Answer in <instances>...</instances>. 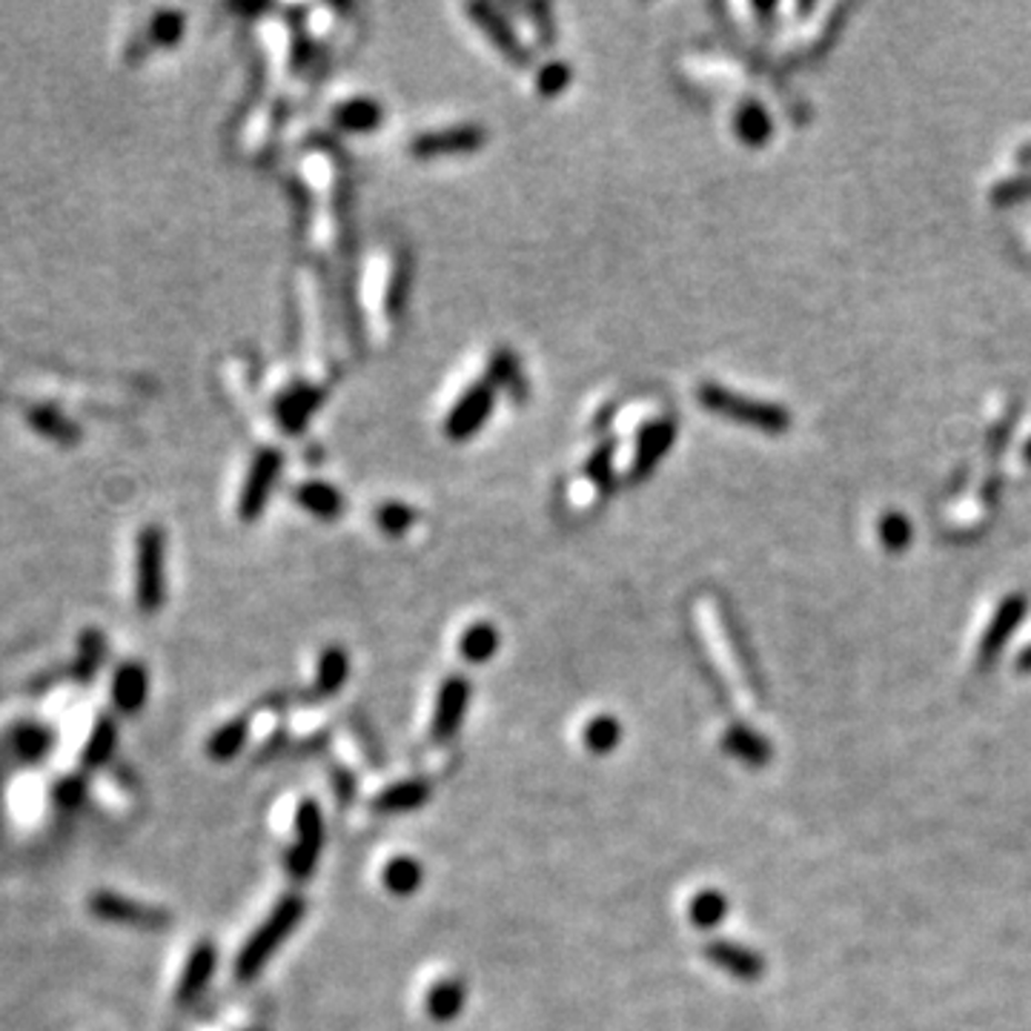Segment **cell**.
Wrapping results in <instances>:
<instances>
[{
	"label": "cell",
	"instance_id": "cell-6",
	"mask_svg": "<svg viewBox=\"0 0 1031 1031\" xmlns=\"http://www.w3.org/2000/svg\"><path fill=\"white\" fill-rule=\"evenodd\" d=\"M493 387L496 384L490 379L479 381V384L468 387L462 393V399L456 401L448 421H444V433H448L450 441H468L470 436L490 419V410H493L496 399Z\"/></svg>",
	"mask_w": 1031,
	"mask_h": 1031
},
{
	"label": "cell",
	"instance_id": "cell-25",
	"mask_svg": "<svg viewBox=\"0 0 1031 1031\" xmlns=\"http://www.w3.org/2000/svg\"><path fill=\"white\" fill-rule=\"evenodd\" d=\"M376 522H379L381 533H387V537H401V533H408L413 528L416 510H410L408 504L401 502H387L376 513Z\"/></svg>",
	"mask_w": 1031,
	"mask_h": 1031
},
{
	"label": "cell",
	"instance_id": "cell-8",
	"mask_svg": "<svg viewBox=\"0 0 1031 1031\" xmlns=\"http://www.w3.org/2000/svg\"><path fill=\"white\" fill-rule=\"evenodd\" d=\"M281 470V453L279 450H261L256 456V462H252L250 473H247V482L241 488V496H238V516L250 522L256 519L261 510H264L267 499H270L272 482H276V476Z\"/></svg>",
	"mask_w": 1031,
	"mask_h": 1031
},
{
	"label": "cell",
	"instance_id": "cell-21",
	"mask_svg": "<svg viewBox=\"0 0 1031 1031\" xmlns=\"http://www.w3.org/2000/svg\"><path fill=\"white\" fill-rule=\"evenodd\" d=\"M459 651H462V657L468 659V662L482 665V662L493 659L496 651H499V631H496L493 624H488V622L470 624L468 631L462 633Z\"/></svg>",
	"mask_w": 1031,
	"mask_h": 1031
},
{
	"label": "cell",
	"instance_id": "cell-13",
	"mask_svg": "<svg viewBox=\"0 0 1031 1031\" xmlns=\"http://www.w3.org/2000/svg\"><path fill=\"white\" fill-rule=\"evenodd\" d=\"M430 785L424 780H404L396 785L384 788L373 800L376 814H408V811H419L428 805L430 800Z\"/></svg>",
	"mask_w": 1031,
	"mask_h": 1031
},
{
	"label": "cell",
	"instance_id": "cell-2",
	"mask_svg": "<svg viewBox=\"0 0 1031 1031\" xmlns=\"http://www.w3.org/2000/svg\"><path fill=\"white\" fill-rule=\"evenodd\" d=\"M136 604L143 613H156L167 599V544L163 530H141L136 544Z\"/></svg>",
	"mask_w": 1031,
	"mask_h": 1031
},
{
	"label": "cell",
	"instance_id": "cell-19",
	"mask_svg": "<svg viewBox=\"0 0 1031 1031\" xmlns=\"http://www.w3.org/2000/svg\"><path fill=\"white\" fill-rule=\"evenodd\" d=\"M333 118L344 132H370V129L379 127L384 112H381L379 103L370 101V98H350V101L336 107Z\"/></svg>",
	"mask_w": 1031,
	"mask_h": 1031
},
{
	"label": "cell",
	"instance_id": "cell-15",
	"mask_svg": "<svg viewBox=\"0 0 1031 1031\" xmlns=\"http://www.w3.org/2000/svg\"><path fill=\"white\" fill-rule=\"evenodd\" d=\"M464 1000H468V989H464L462 980H439L436 985H430L428 998H424V1009H428L430 1020L436 1023H450L462 1014Z\"/></svg>",
	"mask_w": 1031,
	"mask_h": 1031
},
{
	"label": "cell",
	"instance_id": "cell-14",
	"mask_svg": "<svg viewBox=\"0 0 1031 1031\" xmlns=\"http://www.w3.org/2000/svg\"><path fill=\"white\" fill-rule=\"evenodd\" d=\"M347 677H350V657L344 648H327L319 657V668H316V679H312L310 699H330L344 688Z\"/></svg>",
	"mask_w": 1031,
	"mask_h": 1031
},
{
	"label": "cell",
	"instance_id": "cell-12",
	"mask_svg": "<svg viewBox=\"0 0 1031 1031\" xmlns=\"http://www.w3.org/2000/svg\"><path fill=\"white\" fill-rule=\"evenodd\" d=\"M470 14H473L476 27H479L484 34H488V41L493 43V47L499 49V52H502L504 58H508V61H513V63L530 61L528 49H524L522 43H519V38H516L513 29L508 27V21H502V18H499V14H496L493 9H490V7H470Z\"/></svg>",
	"mask_w": 1031,
	"mask_h": 1031
},
{
	"label": "cell",
	"instance_id": "cell-24",
	"mask_svg": "<svg viewBox=\"0 0 1031 1031\" xmlns=\"http://www.w3.org/2000/svg\"><path fill=\"white\" fill-rule=\"evenodd\" d=\"M728 902L720 891H699L691 900V923L699 929H713L725 917Z\"/></svg>",
	"mask_w": 1031,
	"mask_h": 1031
},
{
	"label": "cell",
	"instance_id": "cell-3",
	"mask_svg": "<svg viewBox=\"0 0 1031 1031\" xmlns=\"http://www.w3.org/2000/svg\"><path fill=\"white\" fill-rule=\"evenodd\" d=\"M89 914L101 920V923H116L127 925V929L138 931H161L170 929L172 914L167 909H158L150 902L129 900V897L116 894V891H96L87 900Z\"/></svg>",
	"mask_w": 1031,
	"mask_h": 1031
},
{
	"label": "cell",
	"instance_id": "cell-22",
	"mask_svg": "<svg viewBox=\"0 0 1031 1031\" xmlns=\"http://www.w3.org/2000/svg\"><path fill=\"white\" fill-rule=\"evenodd\" d=\"M118 745V725L109 717H101L89 733L87 745H83V765L87 768H101L107 765L109 757L116 753Z\"/></svg>",
	"mask_w": 1031,
	"mask_h": 1031
},
{
	"label": "cell",
	"instance_id": "cell-23",
	"mask_svg": "<svg viewBox=\"0 0 1031 1031\" xmlns=\"http://www.w3.org/2000/svg\"><path fill=\"white\" fill-rule=\"evenodd\" d=\"M622 740V725L613 717H597L584 725V745L593 753H611Z\"/></svg>",
	"mask_w": 1031,
	"mask_h": 1031
},
{
	"label": "cell",
	"instance_id": "cell-11",
	"mask_svg": "<svg viewBox=\"0 0 1031 1031\" xmlns=\"http://www.w3.org/2000/svg\"><path fill=\"white\" fill-rule=\"evenodd\" d=\"M112 702L121 713H138L150 697V673L141 662H123L112 677Z\"/></svg>",
	"mask_w": 1031,
	"mask_h": 1031
},
{
	"label": "cell",
	"instance_id": "cell-27",
	"mask_svg": "<svg viewBox=\"0 0 1031 1031\" xmlns=\"http://www.w3.org/2000/svg\"><path fill=\"white\" fill-rule=\"evenodd\" d=\"M103 637L98 631H87L81 639V653H78L76 662V673L78 679H92L98 673V665H101L103 659Z\"/></svg>",
	"mask_w": 1031,
	"mask_h": 1031
},
{
	"label": "cell",
	"instance_id": "cell-4",
	"mask_svg": "<svg viewBox=\"0 0 1031 1031\" xmlns=\"http://www.w3.org/2000/svg\"><path fill=\"white\" fill-rule=\"evenodd\" d=\"M324 849V814L316 800H301L296 811V840L287 851V874L296 882L310 880Z\"/></svg>",
	"mask_w": 1031,
	"mask_h": 1031
},
{
	"label": "cell",
	"instance_id": "cell-28",
	"mask_svg": "<svg viewBox=\"0 0 1031 1031\" xmlns=\"http://www.w3.org/2000/svg\"><path fill=\"white\" fill-rule=\"evenodd\" d=\"M49 742H52V737H49V731H43V728H23V731L14 737L18 757L29 762L41 760L43 753L49 751Z\"/></svg>",
	"mask_w": 1031,
	"mask_h": 1031
},
{
	"label": "cell",
	"instance_id": "cell-32",
	"mask_svg": "<svg viewBox=\"0 0 1031 1031\" xmlns=\"http://www.w3.org/2000/svg\"><path fill=\"white\" fill-rule=\"evenodd\" d=\"M333 788H336V797H339L341 808L353 802L356 780H353V773L347 771V768H336V771H333Z\"/></svg>",
	"mask_w": 1031,
	"mask_h": 1031
},
{
	"label": "cell",
	"instance_id": "cell-20",
	"mask_svg": "<svg viewBox=\"0 0 1031 1031\" xmlns=\"http://www.w3.org/2000/svg\"><path fill=\"white\" fill-rule=\"evenodd\" d=\"M247 737H250V720H247V717H236V720L224 722V725L212 733L210 742H207V753H210L216 762H230L232 757H238L241 748L247 745Z\"/></svg>",
	"mask_w": 1031,
	"mask_h": 1031
},
{
	"label": "cell",
	"instance_id": "cell-10",
	"mask_svg": "<svg viewBox=\"0 0 1031 1031\" xmlns=\"http://www.w3.org/2000/svg\"><path fill=\"white\" fill-rule=\"evenodd\" d=\"M216 965H218V949L210 943V940H201V943L190 951L187 965H183V971H181V983H178V994H176L178 1003L181 1005L196 1003V1000L207 991V985H210L212 974H216Z\"/></svg>",
	"mask_w": 1031,
	"mask_h": 1031
},
{
	"label": "cell",
	"instance_id": "cell-30",
	"mask_svg": "<svg viewBox=\"0 0 1031 1031\" xmlns=\"http://www.w3.org/2000/svg\"><path fill=\"white\" fill-rule=\"evenodd\" d=\"M568 83H570V69L564 67V63H550V67H544L537 78V89L544 98L559 96Z\"/></svg>",
	"mask_w": 1031,
	"mask_h": 1031
},
{
	"label": "cell",
	"instance_id": "cell-17",
	"mask_svg": "<svg viewBox=\"0 0 1031 1031\" xmlns=\"http://www.w3.org/2000/svg\"><path fill=\"white\" fill-rule=\"evenodd\" d=\"M292 496H296V502H299L301 508L310 510V513L319 516V519H336V516L344 510V496L327 482H304L292 490Z\"/></svg>",
	"mask_w": 1031,
	"mask_h": 1031
},
{
	"label": "cell",
	"instance_id": "cell-5",
	"mask_svg": "<svg viewBox=\"0 0 1031 1031\" xmlns=\"http://www.w3.org/2000/svg\"><path fill=\"white\" fill-rule=\"evenodd\" d=\"M468 708H470V679L462 677V673L444 679L439 688V699H436L433 728H430V737H433L436 745H444V742L456 740V733L462 731V725H464Z\"/></svg>",
	"mask_w": 1031,
	"mask_h": 1031
},
{
	"label": "cell",
	"instance_id": "cell-9",
	"mask_svg": "<svg viewBox=\"0 0 1031 1031\" xmlns=\"http://www.w3.org/2000/svg\"><path fill=\"white\" fill-rule=\"evenodd\" d=\"M484 143V129L479 127H450L439 132H424L410 143V150L419 158L433 156H462V152H476Z\"/></svg>",
	"mask_w": 1031,
	"mask_h": 1031
},
{
	"label": "cell",
	"instance_id": "cell-7",
	"mask_svg": "<svg viewBox=\"0 0 1031 1031\" xmlns=\"http://www.w3.org/2000/svg\"><path fill=\"white\" fill-rule=\"evenodd\" d=\"M367 284H370V299H364V307L370 304V316L393 319L401 307V299H404V272H401L399 261L393 256L376 258L370 264Z\"/></svg>",
	"mask_w": 1031,
	"mask_h": 1031
},
{
	"label": "cell",
	"instance_id": "cell-1",
	"mask_svg": "<svg viewBox=\"0 0 1031 1031\" xmlns=\"http://www.w3.org/2000/svg\"><path fill=\"white\" fill-rule=\"evenodd\" d=\"M304 897L287 894L284 900L270 911V917H267L264 923L252 931V937L247 940L244 949H241V954H238L236 960V978L241 980V983H250V980H256L258 974L264 971V965L270 963V957L284 945V940L292 931L299 929L301 920H304Z\"/></svg>",
	"mask_w": 1031,
	"mask_h": 1031
},
{
	"label": "cell",
	"instance_id": "cell-18",
	"mask_svg": "<svg viewBox=\"0 0 1031 1031\" xmlns=\"http://www.w3.org/2000/svg\"><path fill=\"white\" fill-rule=\"evenodd\" d=\"M384 889L396 897H413L424 882V865L416 857H396L384 865L381 874Z\"/></svg>",
	"mask_w": 1031,
	"mask_h": 1031
},
{
	"label": "cell",
	"instance_id": "cell-31",
	"mask_svg": "<svg viewBox=\"0 0 1031 1031\" xmlns=\"http://www.w3.org/2000/svg\"><path fill=\"white\" fill-rule=\"evenodd\" d=\"M87 797V785H83L81 777H67L61 780V785L54 788V802L61 808H78Z\"/></svg>",
	"mask_w": 1031,
	"mask_h": 1031
},
{
	"label": "cell",
	"instance_id": "cell-26",
	"mask_svg": "<svg viewBox=\"0 0 1031 1031\" xmlns=\"http://www.w3.org/2000/svg\"><path fill=\"white\" fill-rule=\"evenodd\" d=\"M725 748L748 762H762L768 753L765 742H762L757 733L745 731V728H731V731L725 733Z\"/></svg>",
	"mask_w": 1031,
	"mask_h": 1031
},
{
	"label": "cell",
	"instance_id": "cell-16",
	"mask_svg": "<svg viewBox=\"0 0 1031 1031\" xmlns=\"http://www.w3.org/2000/svg\"><path fill=\"white\" fill-rule=\"evenodd\" d=\"M705 957L711 960L717 969L728 971L733 978L740 980H753L762 974V960L753 951L742 949V945H731V943H711L705 949Z\"/></svg>",
	"mask_w": 1031,
	"mask_h": 1031
},
{
	"label": "cell",
	"instance_id": "cell-29",
	"mask_svg": "<svg viewBox=\"0 0 1031 1031\" xmlns=\"http://www.w3.org/2000/svg\"><path fill=\"white\" fill-rule=\"evenodd\" d=\"M181 32H183L181 14H176V12L156 14V21H152V38H156V43L170 47V43H176L178 38H181Z\"/></svg>",
	"mask_w": 1031,
	"mask_h": 1031
}]
</instances>
